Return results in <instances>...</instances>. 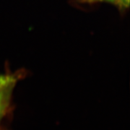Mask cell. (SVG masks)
<instances>
[{"label":"cell","mask_w":130,"mask_h":130,"mask_svg":"<svg viewBox=\"0 0 130 130\" xmlns=\"http://www.w3.org/2000/svg\"><path fill=\"white\" fill-rule=\"evenodd\" d=\"M78 1L82 3H88V4L106 2L117 6L120 9H126L129 6L130 0H78Z\"/></svg>","instance_id":"cell-2"},{"label":"cell","mask_w":130,"mask_h":130,"mask_svg":"<svg viewBox=\"0 0 130 130\" xmlns=\"http://www.w3.org/2000/svg\"><path fill=\"white\" fill-rule=\"evenodd\" d=\"M13 88H8L0 91V124L9 113Z\"/></svg>","instance_id":"cell-1"},{"label":"cell","mask_w":130,"mask_h":130,"mask_svg":"<svg viewBox=\"0 0 130 130\" xmlns=\"http://www.w3.org/2000/svg\"><path fill=\"white\" fill-rule=\"evenodd\" d=\"M18 78L14 75L0 74V91L8 88L14 87Z\"/></svg>","instance_id":"cell-3"}]
</instances>
